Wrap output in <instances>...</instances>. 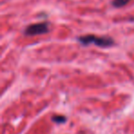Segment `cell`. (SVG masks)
Returning <instances> with one entry per match:
<instances>
[{"label":"cell","instance_id":"obj_1","mask_svg":"<svg viewBox=\"0 0 134 134\" xmlns=\"http://www.w3.org/2000/svg\"><path fill=\"white\" fill-rule=\"evenodd\" d=\"M78 41L84 45L95 44L99 47H110L114 44V41L108 37H99L96 35H86L78 38Z\"/></svg>","mask_w":134,"mask_h":134},{"label":"cell","instance_id":"obj_2","mask_svg":"<svg viewBox=\"0 0 134 134\" xmlns=\"http://www.w3.org/2000/svg\"><path fill=\"white\" fill-rule=\"evenodd\" d=\"M49 30H50V27H49L48 23H36V24H32L27 27L26 30H25V34L29 36L41 35V34L47 33Z\"/></svg>","mask_w":134,"mask_h":134},{"label":"cell","instance_id":"obj_3","mask_svg":"<svg viewBox=\"0 0 134 134\" xmlns=\"http://www.w3.org/2000/svg\"><path fill=\"white\" fill-rule=\"evenodd\" d=\"M130 2V0H113L112 5L116 8H121V7H124L125 5H127Z\"/></svg>","mask_w":134,"mask_h":134},{"label":"cell","instance_id":"obj_4","mask_svg":"<svg viewBox=\"0 0 134 134\" xmlns=\"http://www.w3.org/2000/svg\"><path fill=\"white\" fill-rule=\"evenodd\" d=\"M52 120L55 121V122H57V123H63L65 121V118L62 117V116H56V117L52 118Z\"/></svg>","mask_w":134,"mask_h":134}]
</instances>
